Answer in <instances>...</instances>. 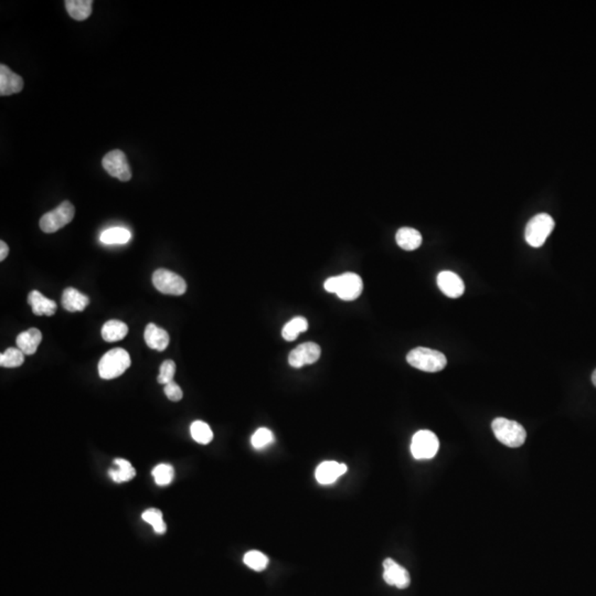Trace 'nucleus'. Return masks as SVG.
Listing matches in <instances>:
<instances>
[{
  "mask_svg": "<svg viewBox=\"0 0 596 596\" xmlns=\"http://www.w3.org/2000/svg\"><path fill=\"white\" fill-rule=\"evenodd\" d=\"M324 287L328 293H335L343 301L351 302L355 301L361 295L363 283L358 274L345 273L328 278L324 284Z\"/></svg>",
  "mask_w": 596,
  "mask_h": 596,
  "instance_id": "f257e3e1",
  "label": "nucleus"
},
{
  "mask_svg": "<svg viewBox=\"0 0 596 596\" xmlns=\"http://www.w3.org/2000/svg\"><path fill=\"white\" fill-rule=\"evenodd\" d=\"M407 361L415 369L425 372H438L447 365L444 353L430 348H414L407 353Z\"/></svg>",
  "mask_w": 596,
  "mask_h": 596,
  "instance_id": "f03ea898",
  "label": "nucleus"
},
{
  "mask_svg": "<svg viewBox=\"0 0 596 596\" xmlns=\"http://www.w3.org/2000/svg\"><path fill=\"white\" fill-rule=\"evenodd\" d=\"M131 367V357L123 348L107 351L99 363V375L104 380L121 377Z\"/></svg>",
  "mask_w": 596,
  "mask_h": 596,
  "instance_id": "7ed1b4c3",
  "label": "nucleus"
},
{
  "mask_svg": "<svg viewBox=\"0 0 596 596\" xmlns=\"http://www.w3.org/2000/svg\"><path fill=\"white\" fill-rule=\"evenodd\" d=\"M492 427L497 440L506 446L516 448V447L522 446L526 441V430L516 421L507 420L504 417H497L492 421Z\"/></svg>",
  "mask_w": 596,
  "mask_h": 596,
  "instance_id": "20e7f679",
  "label": "nucleus"
},
{
  "mask_svg": "<svg viewBox=\"0 0 596 596\" xmlns=\"http://www.w3.org/2000/svg\"><path fill=\"white\" fill-rule=\"evenodd\" d=\"M554 226H556L554 220L549 214H536L526 224V232H524L526 243L532 248H540L543 245L546 238H549L550 234L553 231Z\"/></svg>",
  "mask_w": 596,
  "mask_h": 596,
  "instance_id": "39448f33",
  "label": "nucleus"
},
{
  "mask_svg": "<svg viewBox=\"0 0 596 596\" xmlns=\"http://www.w3.org/2000/svg\"><path fill=\"white\" fill-rule=\"evenodd\" d=\"M74 214L73 204L70 202H63L53 211L43 214V218L40 219V228L45 233H55L72 221Z\"/></svg>",
  "mask_w": 596,
  "mask_h": 596,
  "instance_id": "423d86ee",
  "label": "nucleus"
},
{
  "mask_svg": "<svg viewBox=\"0 0 596 596\" xmlns=\"http://www.w3.org/2000/svg\"><path fill=\"white\" fill-rule=\"evenodd\" d=\"M153 284L157 291L166 295H184L187 291V284L182 276L165 268H159L153 274Z\"/></svg>",
  "mask_w": 596,
  "mask_h": 596,
  "instance_id": "0eeeda50",
  "label": "nucleus"
},
{
  "mask_svg": "<svg viewBox=\"0 0 596 596\" xmlns=\"http://www.w3.org/2000/svg\"><path fill=\"white\" fill-rule=\"evenodd\" d=\"M440 442L431 431L422 430L415 433L411 443V453L416 460H431L438 452Z\"/></svg>",
  "mask_w": 596,
  "mask_h": 596,
  "instance_id": "6e6552de",
  "label": "nucleus"
},
{
  "mask_svg": "<svg viewBox=\"0 0 596 596\" xmlns=\"http://www.w3.org/2000/svg\"><path fill=\"white\" fill-rule=\"evenodd\" d=\"M102 165L109 176L115 177L121 182H129L132 179V169L129 167L126 155L119 149L107 153L103 158Z\"/></svg>",
  "mask_w": 596,
  "mask_h": 596,
  "instance_id": "1a4fd4ad",
  "label": "nucleus"
},
{
  "mask_svg": "<svg viewBox=\"0 0 596 596\" xmlns=\"http://www.w3.org/2000/svg\"><path fill=\"white\" fill-rule=\"evenodd\" d=\"M383 580L385 583L391 586H395L397 589L404 590L409 587L411 583L410 574L407 570L400 564L397 563L394 560L387 558L383 561Z\"/></svg>",
  "mask_w": 596,
  "mask_h": 596,
  "instance_id": "9d476101",
  "label": "nucleus"
},
{
  "mask_svg": "<svg viewBox=\"0 0 596 596\" xmlns=\"http://www.w3.org/2000/svg\"><path fill=\"white\" fill-rule=\"evenodd\" d=\"M321 349L317 343H302L295 348L288 357V363L293 368H302L304 365H313L317 363L321 357Z\"/></svg>",
  "mask_w": 596,
  "mask_h": 596,
  "instance_id": "9b49d317",
  "label": "nucleus"
},
{
  "mask_svg": "<svg viewBox=\"0 0 596 596\" xmlns=\"http://www.w3.org/2000/svg\"><path fill=\"white\" fill-rule=\"evenodd\" d=\"M437 285L447 297L458 298L465 292L462 278L451 271H443L437 275Z\"/></svg>",
  "mask_w": 596,
  "mask_h": 596,
  "instance_id": "f8f14e48",
  "label": "nucleus"
},
{
  "mask_svg": "<svg viewBox=\"0 0 596 596\" xmlns=\"http://www.w3.org/2000/svg\"><path fill=\"white\" fill-rule=\"evenodd\" d=\"M347 465L327 460L321 463L316 470V480L321 485H331L347 472Z\"/></svg>",
  "mask_w": 596,
  "mask_h": 596,
  "instance_id": "ddd939ff",
  "label": "nucleus"
},
{
  "mask_svg": "<svg viewBox=\"0 0 596 596\" xmlns=\"http://www.w3.org/2000/svg\"><path fill=\"white\" fill-rule=\"evenodd\" d=\"M23 89V77L13 72L7 65H0V95H8L19 93Z\"/></svg>",
  "mask_w": 596,
  "mask_h": 596,
  "instance_id": "4468645a",
  "label": "nucleus"
},
{
  "mask_svg": "<svg viewBox=\"0 0 596 596\" xmlns=\"http://www.w3.org/2000/svg\"><path fill=\"white\" fill-rule=\"evenodd\" d=\"M145 341L153 351H164L169 345V335L155 324H148L144 333Z\"/></svg>",
  "mask_w": 596,
  "mask_h": 596,
  "instance_id": "2eb2a0df",
  "label": "nucleus"
},
{
  "mask_svg": "<svg viewBox=\"0 0 596 596\" xmlns=\"http://www.w3.org/2000/svg\"><path fill=\"white\" fill-rule=\"evenodd\" d=\"M61 302L65 311L71 313L83 311L89 304V297L73 287L65 288Z\"/></svg>",
  "mask_w": 596,
  "mask_h": 596,
  "instance_id": "dca6fc26",
  "label": "nucleus"
},
{
  "mask_svg": "<svg viewBox=\"0 0 596 596\" xmlns=\"http://www.w3.org/2000/svg\"><path fill=\"white\" fill-rule=\"evenodd\" d=\"M28 303L33 308V314L37 316H53L57 311V303L45 297L39 291H33L29 294Z\"/></svg>",
  "mask_w": 596,
  "mask_h": 596,
  "instance_id": "f3484780",
  "label": "nucleus"
},
{
  "mask_svg": "<svg viewBox=\"0 0 596 596\" xmlns=\"http://www.w3.org/2000/svg\"><path fill=\"white\" fill-rule=\"evenodd\" d=\"M43 341V333L37 328H30L27 331L20 333L17 337V346L25 355H33Z\"/></svg>",
  "mask_w": 596,
  "mask_h": 596,
  "instance_id": "a211bd4d",
  "label": "nucleus"
},
{
  "mask_svg": "<svg viewBox=\"0 0 596 596\" xmlns=\"http://www.w3.org/2000/svg\"><path fill=\"white\" fill-rule=\"evenodd\" d=\"M395 241L405 251H414L422 244V236L415 228H401L395 234Z\"/></svg>",
  "mask_w": 596,
  "mask_h": 596,
  "instance_id": "6ab92c4d",
  "label": "nucleus"
},
{
  "mask_svg": "<svg viewBox=\"0 0 596 596\" xmlns=\"http://www.w3.org/2000/svg\"><path fill=\"white\" fill-rule=\"evenodd\" d=\"M101 333H102L103 339L107 343H115V341H122L126 337L127 333H128V327L123 321L113 319V321H109L104 324Z\"/></svg>",
  "mask_w": 596,
  "mask_h": 596,
  "instance_id": "aec40b11",
  "label": "nucleus"
},
{
  "mask_svg": "<svg viewBox=\"0 0 596 596\" xmlns=\"http://www.w3.org/2000/svg\"><path fill=\"white\" fill-rule=\"evenodd\" d=\"M114 465L115 468H111L109 474L115 482L121 484V482H129L136 475V470H134V467L128 460L116 458L114 460Z\"/></svg>",
  "mask_w": 596,
  "mask_h": 596,
  "instance_id": "412c9836",
  "label": "nucleus"
},
{
  "mask_svg": "<svg viewBox=\"0 0 596 596\" xmlns=\"http://www.w3.org/2000/svg\"><path fill=\"white\" fill-rule=\"evenodd\" d=\"M92 5L93 1L91 0H67L65 1L67 13L77 21H83L91 16Z\"/></svg>",
  "mask_w": 596,
  "mask_h": 596,
  "instance_id": "4be33fe9",
  "label": "nucleus"
},
{
  "mask_svg": "<svg viewBox=\"0 0 596 596\" xmlns=\"http://www.w3.org/2000/svg\"><path fill=\"white\" fill-rule=\"evenodd\" d=\"M132 234L124 228H111L102 232L99 240L106 245H116V244H125L131 240Z\"/></svg>",
  "mask_w": 596,
  "mask_h": 596,
  "instance_id": "5701e85b",
  "label": "nucleus"
},
{
  "mask_svg": "<svg viewBox=\"0 0 596 596\" xmlns=\"http://www.w3.org/2000/svg\"><path fill=\"white\" fill-rule=\"evenodd\" d=\"M308 329V321L304 317H295L284 326L282 336L286 341H293Z\"/></svg>",
  "mask_w": 596,
  "mask_h": 596,
  "instance_id": "b1692460",
  "label": "nucleus"
},
{
  "mask_svg": "<svg viewBox=\"0 0 596 596\" xmlns=\"http://www.w3.org/2000/svg\"><path fill=\"white\" fill-rule=\"evenodd\" d=\"M190 434L199 444L206 445L214 438L211 427L202 421H194L190 426Z\"/></svg>",
  "mask_w": 596,
  "mask_h": 596,
  "instance_id": "393cba45",
  "label": "nucleus"
},
{
  "mask_svg": "<svg viewBox=\"0 0 596 596\" xmlns=\"http://www.w3.org/2000/svg\"><path fill=\"white\" fill-rule=\"evenodd\" d=\"M25 363V353L19 348H8L0 355V365L4 368H18Z\"/></svg>",
  "mask_w": 596,
  "mask_h": 596,
  "instance_id": "a878e982",
  "label": "nucleus"
},
{
  "mask_svg": "<svg viewBox=\"0 0 596 596\" xmlns=\"http://www.w3.org/2000/svg\"><path fill=\"white\" fill-rule=\"evenodd\" d=\"M142 519L147 524L153 526V529L156 534H164L167 530L166 524H165L164 518H162V512L159 509H147L143 512Z\"/></svg>",
  "mask_w": 596,
  "mask_h": 596,
  "instance_id": "bb28decb",
  "label": "nucleus"
},
{
  "mask_svg": "<svg viewBox=\"0 0 596 596\" xmlns=\"http://www.w3.org/2000/svg\"><path fill=\"white\" fill-rule=\"evenodd\" d=\"M152 475L158 486H167L174 480V467L168 464L157 465L153 470Z\"/></svg>",
  "mask_w": 596,
  "mask_h": 596,
  "instance_id": "cd10ccee",
  "label": "nucleus"
},
{
  "mask_svg": "<svg viewBox=\"0 0 596 596\" xmlns=\"http://www.w3.org/2000/svg\"><path fill=\"white\" fill-rule=\"evenodd\" d=\"M243 561L250 569L256 572H261L266 569L268 564V558L262 552L253 550V551H248V553H245Z\"/></svg>",
  "mask_w": 596,
  "mask_h": 596,
  "instance_id": "c85d7f7f",
  "label": "nucleus"
},
{
  "mask_svg": "<svg viewBox=\"0 0 596 596\" xmlns=\"http://www.w3.org/2000/svg\"><path fill=\"white\" fill-rule=\"evenodd\" d=\"M274 442V434L271 430H268L266 427H261L256 430V432L252 435L251 444L256 450H262L265 448L268 445H271Z\"/></svg>",
  "mask_w": 596,
  "mask_h": 596,
  "instance_id": "c756f323",
  "label": "nucleus"
},
{
  "mask_svg": "<svg viewBox=\"0 0 596 596\" xmlns=\"http://www.w3.org/2000/svg\"><path fill=\"white\" fill-rule=\"evenodd\" d=\"M175 373H176V363L172 360H166L160 365V371H159L157 381L160 385H168L169 382L174 381Z\"/></svg>",
  "mask_w": 596,
  "mask_h": 596,
  "instance_id": "7c9ffc66",
  "label": "nucleus"
},
{
  "mask_svg": "<svg viewBox=\"0 0 596 596\" xmlns=\"http://www.w3.org/2000/svg\"><path fill=\"white\" fill-rule=\"evenodd\" d=\"M164 391L166 397H168L169 400L172 401V402H178L184 397L182 387H179L175 381H172V382H169L168 385H165Z\"/></svg>",
  "mask_w": 596,
  "mask_h": 596,
  "instance_id": "2f4dec72",
  "label": "nucleus"
},
{
  "mask_svg": "<svg viewBox=\"0 0 596 596\" xmlns=\"http://www.w3.org/2000/svg\"><path fill=\"white\" fill-rule=\"evenodd\" d=\"M8 253H9V248L7 244L4 241L0 242V261H4L7 258Z\"/></svg>",
  "mask_w": 596,
  "mask_h": 596,
  "instance_id": "473e14b6",
  "label": "nucleus"
},
{
  "mask_svg": "<svg viewBox=\"0 0 596 596\" xmlns=\"http://www.w3.org/2000/svg\"><path fill=\"white\" fill-rule=\"evenodd\" d=\"M592 382L596 387V370L594 371L593 375H592Z\"/></svg>",
  "mask_w": 596,
  "mask_h": 596,
  "instance_id": "72a5a7b5",
  "label": "nucleus"
}]
</instances>
